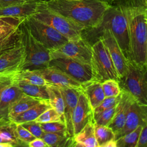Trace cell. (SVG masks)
I'll return each instance as SVG.
<instances>
[{"label":"cell","instance_id":"obj_43","mask_svg":"<svg viewBox=\"0 0 147 147\" xmlns=\"http://www.w3.org/2000/svg\"><path fill=\"white\" fill-rule=\"evenodd\" d=\"M102 147H116V140H112L107 142Z\"/></svg>","mask_w":147,"mask_h":147},{"label":"cell","instance_id":"obj_14","mask_svg":"<svg viewBox=\"0 0 147 147\" xmlns=\"http://www.w3.org/2000/svg\"><path fill=\"white\" fill-rule=\"evenodd\" d=\"M36 71L47 84L61 88H71L82 91V84L53 66L49 65L40 69H36Z\"/></svg>","mask_w":147,"mask_h":147},{"label":"cell","instance_id":"obj_5","mask_svg":"<svg viewBox=\"0 0 147 147\" xmlns=\"http://www.w3.org/2000/svg\"><path fill=\"white\" fill-rule=\"evenodd\" d=\"M24 21L20 25L22 42L25 52L22 69L36 70L49 66L51 60L49 50L32 36Z\"/></svg>","mask_w":147,"mask_h":147},{"label":"cell","instance_id":"obj_41","mask_svg":"<svg viewBox=\"0 0 147 147\" xmlns=\"http://www.w3.org/2000/svg\"><path fill=\"white\" fill-rule=\"evenodd\" d=\"M28 0H0L1 8L24 3Z\"/></svg>","mask_w":147,"mask_h":147},{"label":"cell","instance_id":"obj_19","mask_svg":"<svg viewBox=\"0 0 147 147\" xmlns=\"http://www.w3.org/2000/svg\"><path fill=\"white\" fill-rule=\"evenodd\" d=\"M39 0H28L24 3L0 8V16L26 18L36 11Z\"/></svg>","mask_w":147,"mask_h":147},{"label":"cell","instance_id":"obj_30","mask_svg":"<svg viewBox=\"0 0 147 147\" xmlns=\"http://www.w3.org/2000/svg\"><path fill=\"white\" fill-rule=\"evenodd\" d=\"M94 133L99 147H102L105 144L110 140H115L114 131L107 126L99 125L94 122Z\"/></svg>","mask_w":147,"mask_h":147},{"label":"cell","instance_id":"obj_3","mask_svg":"<svg viewBox=\"0 0 147 147\" xmlns=\"http://www.w3.org/2000/svg\"><path fill=\"white\" fill-rule=\"evenodd\" d=\"M32 16L52 27L69 41L79 40L82 37V32L84 30L83 27L51 10L47 6L45 2L39 1L36 11Z\"/></svg>","mask_w":147,"mask_h":147},{"label":"cell","instance_id":"obj_25","mask_svg":"<svg viewBox=\"0 0 147 147\" xmlns=\"http://www.w3.org/2000/svg\"><path fill=\"white\" fill-rule=\"evenodd\" d=\"M40 99H38L23 94L22 95L15 101L9 107L7 117L11 119L14 117L26 111L31 107L38 103Z\"/></svg>","mask_w":147,"mask_h":147},{"label":"cell","instance_id":"obj_27","mask_svg":"<svg viewBox=\"0 0 147 147\" xmlns=\"http://www.w3.org/2000/svg\"><path fill=\"white\" fill-rule=\"evenodd\" d=\"M11 78L14 82L38 86H45L47 84L44 78L36 70L22 69L14 75Z\"/></svg>","mask_w":147,"mask_h":147},{"label":"cell","instance_id":"obj_39","mask_svg":"<svg viewBox=\"0 0 147 147\" xmlns=\"http://www.w3.org/2000/svg\"><path fill=\"white\" fill-rule=\"evenodd\" d=\"M136 147H147V123L142 126Z\"/></svg>","mask_w":147,"mask_h":147},{"label":"cell","instance_id":"obj_12","mask_svg":"<svg viewBox=\"0 0 147 147\" xmlns=\"http://www.w3.org/2000/svg\"><path fill=\"white\" fill-rule=\"evenodd\" d=\"M84 30L99 34V37L101 38L107 48L120 79L126 71L128 59L124 55L111 31L108 29L97 28Z\"/></svg>","mask_w":147,"mask_h":147},{"label":"cell","instance_id":"obj_26","mask_svg":"<svg viewBox=\"0 0 147 147\" xmlns=\"http://www.w3.org/2000/svg\"><path fill=\"white\" fill-rule=\"evenodd\" d=\"M46 90L48 96V101L52 108L54 109L63 119L64 100L60 88L56 86L47 84Z\"/></svg>","mask_w":147,"mask_h":147},{"label":"cell","instance_id":"obj_36","mask_svg":"<svg viewBox=\"0 0 147 147\" xmlns=\"http://www.w3.org/2000/svg\"><path fill=\"white\" fill-rule=\"evenodd\" d=\"M121 96V92L118 96H116L105 97V98L101 102V103L98 106H97L96 107L92 110V114L99 113L103 110H105L114 106H115L119 101Z\"/></svg>","mask_w":147,"mask_h":147},{"label":"cell","instance_id":"obj_35","mask_svg":"<svg viewBox=\"0 0 147 147\" xmlns=\"http://www.w3.org/2000/svg\"><path fill=\"white\" fill-rule=\"evenodd\" d=\"M34 121L40 123L59 121L63 122L61 115L53 108L44 111Z\"/></svg>","mask_w":147,"mask_h":147},{"label":"cell","instance_id":"obj_4","mask_svg":"<svg viewBox=\"0 0 147 147\" xmlns=\"http://www.w3.org/2000/svg\"><path fill=\"white\" fill-rule=\"evenodd\" d=\"M146 65H140L128 59L125 75L119 79L121 90L128 92L140 104L147 105Z\"/></svg>","mask_w":147,"mask_h":147},{"label":"cell","instance_id":"obj_34","mask_svg":"<svg viewBox=\"0 0 147 147\" xmlns=\"http://www.w3.org/2000/svg\"><path fill=\"white\" fill-rule=\"evenodd\" d=\"M116 105L99 113L92 114L94 122L99 125L108 126L113 118Z\"/></svg>","mask_w":147,"mask_h":147},{"label":"cell","instance_id":"obj_18","mask_svg":"<svg viewBox=\"0 0 147 147\" xmlns=\"http://www.w3.org/2000/svg\"><path fill=\"white\" fill-rule=\"evenodd\" d=\"M133 97L127 91L121 90V96L116 105L113 118L108 125L114 131L115 136L122 129L124 126L129 106Z\"/></svg>","mask_w":147,"mask_h":147},{"label":"cell","instance_id":"obj_22","mask_svg":"<svg viewBox=\"0 0 147 147\" xmlns=\"http://www.w3.org/2000/svg\"><path fill=\"white\" fill-rule=\"evenodd\" d=\"M74 145L77 147H99L94 133V121L91 119L73 137Z\"/></svg>","mask_w":147,"mask_h":147},{"label":"cell","instance_id":"obj_38","mask_svg":"<svg viewBox=\"0 0 147 147\" xmlns=\"http://www.w3.org/2000/svg\"><path fill=\"white\" fill-rule=\"evenodd\" d=\"M21 125L29 131L36 138H41L44 133L40 123L35 121L24 122Z\"/></svg>","mask_w":147,"mask_h":147},{"label":"cell","instance_id":"obj_33","mask_svg":"<svg viewBox=\"0 0 147 147\" xmlns=\"http://www.w3.org/2000/svg\"><path fill=\"white\" fill-rule=\"evenodd\" d=\"M105 97L118 96L121 92L119 82L115 79H107L101 82Z\"/></svg>","mask_w":147,"mask_h":147},{"label":"cell","instance_id":"obj_1","mask_svg":"<svg viewBox=\"0 0 147 147\" xmlns=\"http://www.w3.org/2000/svg\"><path fill=\"white\" fill-rule=\"evenodd\" d=\"M111 4L119 6L126 18L129 46L128 59L138 65H146L147 0H115Z\"/></svg>","mask_w":147,"mask_h":147},{"label":"cell","instance_id":"obj_21","mask_svg":"<svg viewBox=\"0 0 147 147\" xmlns=\"http://www.w3.org/2000/svg\"><path fill=\"white\" fill-rule=\"evenodd\" d=\"M17 125L9 118H0V143H8L13 147L25 146L18 137Z\"/></svg>","mask_w":147,"mask_h":147},{"label":"cell","instance_id":"obj_45","mask_svg":"<svg viewBox=\"0 0 147 147\" xmlns=\"http://www.w3.org/2000/svg\"><path fill=\"white\" fill-rule=\"evenodd\" d=\"M99 1L104 2H105V3H106L109 4V5H111L115 0H99Z\"/></svg>","mask_w":147,"mask_h":147},{"label":"cell","instance_id":"obj_10","mask_svg":"<svg viewBox=\"0 0 147 147\" xmlns=\"http://www.w3.org/2000/svg\"><path fill=\"white\" fill-rule=\"evenodd\" d=\"M24 20L22 18L0 16V55L21 42L20 25Z\"/></svg>","mask_w":147,"mask_h":147},{"label":"cell","instance_id":"obj_11","mask_svg":"<svg viewBox=\"0 0 147 147\" xmlns=\"http://www.w3.org/2000/svg\"><path fill=\"white\" fill-rule=\"evenodd\" d=\"M49 65L60 69L81 84L96 80L91 64L83 63L69 58L57 57L51 59Z\"/></svg>","mask_w":147,"mask_h":147},{"label":"cell","instance_id":"obj_23","mask_svg":"<svg viewBox=\"0 0 147 147\" xmlns=\"http://www.w3.org/2000/svg\"><path fill=\"white\" fill-rule=\"evenodd\" d=\"M82 91L87 98L92 110L98 106L105 98L101 82L97 80L82 84Z\"/></svg>","mask_w":147,"mask_h":147},{"label":"cell","instance_id":"obj_8","mask_svg":"<svg viewBox=\"0 0 147 147\" xmlns=\"http://www.w3.org/2000/svg\"><path fill=\"white\" fill-rule=\"evenodd\" d=\"M24 22L32 36L49 51L60 47L68 41L52 27L32 16L26 18Z\"/></svg>","mask_w":147,"mask_h":147},{"label":"cell","instance_id":"obj_46","mask_svg":"<svg viewBox=\"0 0 147 147\" xmlns=\"http://www.w3.org/2000/svg\"><path fill=\"white\" fill-rule=\"evenodd\" d=\"M39 1H42V2H48V1H50V0H39Z\"/></svg>","mask_w":147,"mask_h":147},{"label":"cell","instance_id":"obj_29","mask_svg":"<svg viewBox=\"0 0 147 147\" xmlns=\"http://www.w3.org/2000/svg\"><path fill=\"white\" fill-rule=\"evenodd\" d=\"M14 82L26 95L40 100L48 99V96L46 90V85L38 86L22 82Z\"/></svg>","mask_w":147,"mask_h":147},{"label":"cell","instance_id":"obj_13","mask_svg":"<svg viewBox=\"0 0 147 147\" xmlns=\"http://www.w3.org/2000/svg\"><path fill=\"white\" fill-rule=\"evenodd\" d=\"M25 52L22 40L17 45L0 55V77H12L22 69Z\"/></svg>","mask_w":147,"mask_h":147},{"label":"cell","instance_id":"obj_31","mask_svg":"<svg viewBox=\"0 0 147 147\" xmlns=\"http://www.w3.org/2000/svg\"><path fill=\"white\" fill-rule=\"evenodd\" d=\"M143 125H139L136 129L116 139V147H136Z\"/></svg>","mask_w":147,"mask_h":147},{"label":"cell","instance_id":"obj_9","mask_svg":"<svg viewBox=\"0 0 147 147\" xmlns=\"http://www.w3.org/2000/svg\"><path fill=\"white\" fill-rule=\"evenodd\" d=\"M51 59L69 58L83 63L91 64V45L83 36L76 40L68 41L60 47L49 51Z\"/></svg>","mask_w":147,"mask_h":147},{"label":"cell","instance_id":"obj_6","mask_svg":"<svg viewBox=\"0 0 147 147\" xmlns=\"http://www.w3.org/2000/svg\"><path fill=\"white\" fill-rule=\"evenodd\" d=\"M96 28L109 29L125 56L129 58V46L127 23L125 17L119 6L114 4L110 5L106 10L100 23L95 28Z\"/></svg>","mask_w":147,"mask_h":147},{"label":"cell","instance_id":"obj_37","mask_svg":"<svg viewBox=\"0 0 147 147\" xmlns=\"http://www.w3.org/2000/svg\"><path fill=\"white\" fill-rule=\"evenodd\" d=\"M17 133L19 140L25 145L28 146V144L36 137L21 124L17 125Z\"/></svg>","mask_w":147,"mask_h":147},{"label":"cell","instance_id":"obj_28","mask_svg":"<svg viewBox=\"0 0 147 147\" xmlns=\"http://www.w3.org/2000/svg\"><path fill=\"white\" fill-rule=\"evenodd\" d=\"M41 138L48 147L74 146V145L73 138L67 135L44 132Z\"/></svg>","mask_w":147,"mask_h":147},{"label":"cell","instance_id":"obj_40","mask_svg":"<svg viewBox=\"0 0 147 147\" xmlns=\"http://www.w3.org/2000/svg\"><path fill=\"white\" fill-rule=\"evenodd\" d=\"M13 82L11 77H0V96L3 90Z\"/></svg>","mask_w":147,"mask_h":147},{"label":"cell","instance_id":"obj_2","mask_svg":"<svg viewBox=\"0 0 147 147\" xmlns=\"http://www.w3.org/2000/svg\"><path fill=\"white\" fill-rule=\"evenodd\" d=\"M45 3L51 10L75 22L84 30L97 27L110 6L99 0H50Z\"/></svg>","mask_w":147,"mask_h":147},{"label":"cell","instance_id":"obj_32","mask_svg":"<svg viewBox=\"0 0 147 147\" xmlns=\"http://www.w3.org/2000/svg\"><path fill=\"white\" fill-rule=\"evenodd\" d=\"M40 125L44 132L57 133L69 136L67 131L64 122L61 121L40 123Z\"/></svg>","mask_w":147,"mask_h":147},{"label":"cell","instance_id":"obj_7","mask_svg":"<svg viewBox=\"0 0 147 147\" xmlns=\"http://www.w3.org/2000/svg\"><path fill=\"white\" fill-rule=\"evenodd\" d=\"M91 65L95 79L100 82L107 79L119 82V78L107 48L100 38L91 45Z\"/></svg>","mask_w":147,"mask_h":147},{"label":"cell","instance_id":"obj_47","mask_svg":"<svg viewBox=\"0 0 147 147\" xmlns=\"http://www.w3.org/2000/svg\"><path fill=\"white\" fill-rule=\"evenodd\" d=\"M72 1H78V0H72Z\"/></svg>","mask_w":147,"mask_h":147},{"label":"cell","instance_id":"obj_17","mask_svg":"<svg viewBox=\"0 0 147 147\" xmlns=\"http://www.w3.org/2000/svg\"><path fill=\"white\" fill-rule=\"evenodd\" d=\"M92 119V109L86 95L81 91L72 116L74 136Z\"/></svg>","mask_w":147,"mask_h":147},{"label":"cell","instance_id":"obj_44","mask_svg":"<svg viewBox=\"0 0 147 147\" xmlns=\"http://www.w3.org/2000/svg\"><path fill=\"white\" fill-rule=\"evenodd\" d=\"M0 147H13V146L8 143L1 142L0 143Z\"/></svg>","mask_w":147,"mask_h":147},{"label":"cell","instance_id":"obj_20","mask_svg":"<svg viewBox=\"0 0 147 147\" xmlns=\"http://www.w3.org/2000/svg\"><path fill=\"white\" fill-rule=\"evenodd\" d=\"M24 94L18 85L13 80L6 87L0 96V118H8V111L10 106Z\"/></svg>","mask_w":147,"mask_h":147},{"label":"cell","instance_id":"obj_42","mask_svg":"<svg viewBox=\"0 0 147 147\" xmlns=\"http://www.w3.org/2000/svg\"><path fill=\"white\" fill-rule=\"evenodd\" d=\"M29 147H48V145L41 138H35L28 144Z\"/></svg>","mask_w":147,"mask_h":147},{"label":"cell","instance_id":"obj_15","mask_svg":"<svg viewBox=\"0 0 147 147\" xmlns=\"http://www.w3.org/2000/svg\"><path fill=\"white\" fill-rule=\"evenodd\" d=\"M147 105H141L134 98L129 106L122 129L115 135V140L136 129L139 125L147 123Z\"/></svg>","mask_w":147,"mask_h":147},{"label":"cell","instance_id":"obj_16","mask_svg":"<svg viewBox=\"0 0 147 147\" xmlns=\"http://www.w3.org/2000/svg\"><path fill=\"white\" fill-rule=\"evenodd\" d=\"M59 88L64 100V122L69 137H73L72 116L81 90L71 88Z\"/></svg>","mask_w":147,"mask_h":147},{"label":"cell","instance_id":"obj_48","mask_svg":"<svg viewBox=\"0 0 147 147\" xmlns=\"http://www.w3.org/2000/svg\"><path fill=\"white\" fill-rule=\"evenodd\" d=\"M0 8H1V5H0Z\"/></svg>","mask_w":147,"mask_h":147},{"label":"cell","instance_id":"obj_24","mask_svg":"<svg viewBox=\"0 0 147 147\" xmlns=\"http://www.w3.org/2000/svg\"><path fill=\"white\" fill-rule=\"evenodd\" d=\"M50 108L52 107L48 99L41 100L36 105L17 115L10 120L18 124L34 121L41 113Z\"/></svg>","mask_w":147,"mask_h":147}]
</instances>
